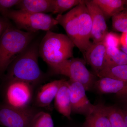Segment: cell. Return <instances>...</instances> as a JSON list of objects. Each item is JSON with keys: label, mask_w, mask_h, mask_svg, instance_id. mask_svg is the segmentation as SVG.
<instances>
[{"label": "cell", "mask_w": 127, "mask_h": 127, "mask_svg": "<svg viewBox=\"0 0 127 127\" xmlns=\"http://www.w3.org/2000/svg\"><path fill=\"white\" fill-rule=\"evenodd\" d=\"M40 41L34 40L14 59L3 77L4 81L19 80L35 86L48 78V75L41 70L38 63Z\"/></svg>", "instance_id": "6da1fadb"}, {"label": "cell", "mask_w": 127, "mask_h": 127, "mask_svg": "<svg viewBox=\"0 0 127 127\" xmlns=\"http://www.w3.org/2000/svg\"><path fill=\"white\" fill-rule=\"evenodd\" d=\"M85 1L65 14L57 15L56 18L67 35L84 55L92 43V20Z\"/></svg>", "instance_id": "7a4b0ae2"}, {"label": "cell", "mask_w": 127, "mask_h": 127, "mask_svg": "<svg viewBox=\"0 0 127 127\" xmlns=\"http://www.w3.org/2000/svg\"><path fill=\"white\" fill-rule=\"evenodd\" d=\"M37 32L19 30L11 23L0 37V77L16 58L34 40Z\"/></svg>", "instance_id": "3957f363"}, {"label": "cell", "mask_w": 127, "mask_h": 127, "mask_svg": "<svg viewBox=\"0 0 127 127\" xmlns=\"http://www.w3.org/2000/svg\"><path fill=\"white\" fill-rule=\"evenodd\" d=\"M75 46L67 35L48 31L40 41L39 56L48 66L57 64L72 58Z\"/></svg>", "instance_id": "277c9868"}, {"label": "cell", "mask_w": 127, "mask_h": 127, "mask_svg": "<svg viewBox=\"0 0 127 127\" xmlns=\"http://www.w3.org/2000/svg\"><path fill=\"white\" fill-rule=\"evenodd\" d=\"M0 14L13 21L15 26L19 30L28 32L36 33L40 31H48L58 24L56 18L47 14L10 9Z\"/></svg>", "instance_id": "5b68a950"}, {"label": "cell", "mask_w": 127, "mask_h": 127, "mask_svg": "<svg viewBox=\"0 0 127 127\" xmlns=\"http://www.w3.org/2000/svg\"><path fill=\"white\" fill-rule=\"evenodd\" d=\"M48 67V76H65L69 78V80L82 84L86 91H90L93 88L96 81L95 75L87 68L84 60L79 58H71Z\"/></svg>", "instance_id": "8992f818"}, {"label": "cell", "mask_w": 127, "mask_h": 127, "mask_svg": "<svg viewBox=\"0 0 127 127\" xmlns=\"http://www.w3.org/2000/svg\"><path fill=\"white\" fill-rule=\"evenodd\" d=\"M4 81L3 104L18 109L30 106L33 99L34 86L29 83L19 80Z\"/></svg>", "instance_id": "52a82bcc"}, {"label": "cell", "mask_w": 127, "mask_h": 127, "mask_svg": "<svg viewBox=\"0 0 127 127\" xmlns=\"http://www.w3.org/2000/svg\"><path fill=\"white\" fill-rule=\"evenodd\" d=\"M39 110L31 106L18 109L0 104V125L4 127H29Z\"/></svg>", "instance_id": "ba28073f"}, {"label": "cell", "mask_w": 127, "mask_h": 127, "mask_svg": "<svg viewBox=\"0 0 127 127\" xmlns=\"http://www.w3.org/2000/svg\"><path fill=\"white\" fill-rule=\"evenodd\" d=\"M70 93L72 112L86 116L94 105L89 100L83 85L77 82L68 81Z\"/></svg>", "instance_id": "9c48e42d"}, {"label": "cell", "mask_w": 127, "mask_h": 127, "mask_svg": "<svg viewBox=\"0 0 127 127\" xmlns=\"http://www.w3.org/2000/svg\"><path fill=\"white\" fill-rule=\"evenodd\" d=\"M85 3L92 20L91 39L94 42H102L108 32L106 18L100 8L92 0H85Z\"/></svg>", "instance_id": "30bf717a"}, {"label": "cell", "mask_w": 127, "mask_h": 127, "mask_svg": "<svg viewBox=\"0 0 127 127\" xmlns=\"http://www.w3.org/2000/svg\"><path fill=\"white\" fill-rule=\"evenodd\" d=\"M107 48L103 41L92 42L85 52L84 56L96 75L101 70L104 65Z\"/></svg>", "instance_id": "8fae6325"}, {"label": "cell", "mask_w": 127, "mask_h": 127, "mask_svg": "<svg viewBox=\"0 0 127 127\" xmlns=\"http://www.w3.org/2000/svg\"><path fill=\"white\" fill-rule=\"evenodd\" d=\"M64 79L56 80L43 84L39 89L34 98V104L36 107L48 108L57 93Z\"/></svg>", "instance_id": "7c38bea8"}, {"label": "cell", "mask_w": 127, "mask_h": 127, "mask_svg": "<svg viewBox=\"0 0 127 127\" xmlns=\"http://www.w3.org/2000/svg\"><path fill=\"white\" fill-rule=\"evenodd\" d=\"M94 88L101 94H116L119 97L127 96V81L102 77L95 82Z\"/></svg>", "instance_id": "4fadbf2b"}, {"label": "cell", "mask_w": 127, "mask_h": 127, "mask_svg": "<svg viewBox=\"0 0 127 127\" xmlns=\"http://www.w3.org/2000/svg\"><path fill=\"white\" fill-rule=\"evenodd\" d=\"M55 108L62 115L71 119L70 93L68 81L64 79L55 99Z\"/></svg>", "instance_id": "5bb4252c"}, {"label": "cell", "mask_w": 127, "mask_h": 127, "mask_svg": "<svg viewBox=\"0 0 127 127\" xmlns=\"http://www.w3.org/2000/svg\"><path fill=\"white\" fill-rule=\"evenodd\" d=\"M102 105V103L94 105L92 109L86 116L82 127H111Z\"/></svg>", "instance_id": "9a60e30c"}, {"label": "cell", "mask_w": 127, "mask_h": 127, "mask_svg": "<svg viewBox=\"0 0 127 127\" xmlns=\"http://www.w3.org/2000/svg\"><path fill=\"white\" fill-rule=\"evenodd\" d=\"M16 7L19 10L32 13H52V0H21Z\"/></svg>", "instance_id": "2e32d148"}, {"label": "cell", "mask_w": 127, "mask_h": 127, "mask_svg": "<svg viewBox=\"0 0 127 127\" xmlns=\"http://www.w3.org/2000/svg\"><path fill=\"white\" fill-rule=\"evenodd\" d=\"M102 12L106 19L124 10L125 0H92Z\"/></svg>", "instance_id": "e0dca14e"}, {"label": "cell", "mask_w": 127, "mask_h": 127, "mask_svg": "<svg viewBox=\"0 0 127 127\" xmlns=\"http://www.w3.org/2000/svg\"><path fill=\"white\" fill-rule=\"evenodd\" d=\"M96 76L99 78L108 77L120 81H127V65L104 64Z\"/></svg>", "instance_id": "ac0fdd59"}, {"label": "cell", "mask_w": 127, "mask_h": 127, "mask_svg": "<svg viewBox=\"0 0 127 127\" xmlns=\"http://www.w3.org/2000/svg\"><path fill=\"white\" fill-rule=\"evenodd\" d=\"M102 106L111 127H127L122 109L115 106H107L103 104Z\"/></svg>", "instance_id": "d6986e66"}, {"label": "cell", "mask_w": 127, "mask_h": 127, "mask_svg": "<svg viewBox=\"0 0 127 127\" xmlns=\"http://www.w3.org/2000/svg\"><path fill=\"white\" fill-rule=\"evenodd\" d=\"M104 64L127 65V55L119 48H107Z\"/></svg>", "instance_id": "ffe728a7"}, {"label": "cell", "mask_w": 127, "mask_h": 127, "mask_svg": "<svg viewBox=\"0 0 127 127\" xmlns=\"http://www.w3.org/2000/svg\"><path fill=\"white\" fill-rule=\"evenodd\" d=\"M83 0H52V13L57 15L73 9L83 1Z\"/></svg>", "instance_id": "44dd1931"}, {"label": "cell", "mask_w": 127, "mask_h": 127, "mask_svg": "<svg viewBox=\"0 0 127 127\" xmlns=\"http://www.w3.org/2000/svg\"><path fill=\"white\" fill-rule=\"evenodd\" d=\"M29 127H55L52 117L47 112L39 110L35 114Z\"/></svg>", "instance_id": "7402d4cb"}, {"label": "cell", "mask_w": 127, "mask_h": 127, "mask_svg": "<svg viewBox=\"0 0 127 127\" xmlns=\"http://www.w3.org/2000/svg\"><path fill=\"white\" fill-rule=\"evenodd\" d=\"M112 18L114 30L122 33L127 32V11L125 9Z\"/></svg>", "instance_id": "603a6c76"}, {"label": "cell", "mask_w": 127, "mask_h": 127, "mask_svg": "<svg viewBox=\"0 0 127 127\" xmlns=\"http://www.w3.org/2000/svg\"><path fill=\"white\" fill-rule=\"evenodd\" d=\"M103 42L106 48L110 47L119 48L120 45V37L114 32H108L104 37Z\"/></svg>", "instance_id": "cb8c5ba5"}, {"label": "cell", "mask_w": 127, "mask_h": 127, "mask_svg": "<svg viewBox=\"0 0 127 127\" xmlns=\"http://www.w3.org/2000/svg\"><path fill=\"white\" fill-rule=\"evenodd\" d=\"M21 0H0V13L16 6Z\"/></svg>", "instance_id": "d4e9b609"}, {"label": "cell", "mask_w": 127, "mask_h": 127, "mask_svg": "<svg viewBox=\"0 0 127 127\" xmlns=\"http://www.w3.org/2000/svg\"><path fill=\"white\" fill-rule=\"evenodd\" d=\"M10 21L4 17L0 15V37L9 25L11 24Z\"/></svg>", "instance_id": "484cf974"}, {"label": "cell", "mask_w": 127, "mask_h": 127, "mask_svg": "<svg viewBox=\"0 0 127 127\" xmlns=\"http://www.w3.org/2000/svg\"><path fill=\"white\" fill-rule=\"evenodd\" d=\"M120 42L122 47H127V32L122 33L120 37Z\"/></svg>", "instance_id": "4316f807"}, {"label": "cell", "mask_w": 127, "mask_h": 127, "mask_svg": "<svg viewBox=\"0 0 127 127\" xmlns=\"http://www.w3.org/2000/svg\"><path fill=\"white\" fill-rule=\"evenodd\" d=\"M122 111L123 113L125 124L127 127V108L124 109H122Z\"/></svg>", "instance_id": "83f0119b"}, {"label": "cell", "mask_w": 127, "mask_h": 127, "mask_svg": "<svg viewBox=\"0 0 127 127\" xmlns=\"http://www.w3.org/2000/svg\"><path fill=\"white\" fill-rule=\"evenodd\" d=\"M120 98L124 102L127 103V96H124L121 97Z\"/></svg>", "instance_id": "f1b7e54d"}, {"label": "cell", "mask_w": 127, "mask_h": 127, "mask_svg": "<svg viewBox=\"0 0 127 127\" xmlns=\"http://www.w3.org/2000/svg\"><path fill=\"white\" fill-rule=\"evenodd\" d=\"M122 50L127 55V47H122Z\"/></svg>", "instance_id": "f546056e"}, {"label": "cell", "mask_w": 127, "mask_h": 127, "mask_svg": "<svg viewBox=\"0 0 127 127\" xmlns=\"http://www.w3.org/2000/svg\"><path fill=\"white\" fill-rule=\"evenodd\" d=\"M125 5L127 6V0H125Z\"/></svg>", "instance_id": "4dcf8cb0"}, {"label": "cell", "mask_w": 127, "mask_h": 127, "mask_svg": "<svg viewBox=\"0 0 127 127\" xmlns=\"http://www.w3.org/2000/svg\"><path fill=\"white\" fill-rule=\"evenodd\" d=\"M125 10H126L127 11V7H125Z\"/></svg>", "instance_id": "1f68e13d"}]
</instances>
